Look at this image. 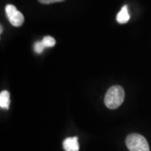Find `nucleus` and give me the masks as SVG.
<instances>
[{
	"mask_svg": "<svg viewBox=\"0 0 151 151\" xmlns=\"http://www.w3.org/2000/svg\"><path fill=\"white\" fill-rule=\"evenodd\" d=\"M124 97V88L120 86H113L110 87L106 93L104 103L109 109H116L123 103Z\"/></svg>",
	"mask_w": 151,
	"mask_h": 151,
	"instance_id": "1",
	"label": "nucleus"
},
{
	"mask_svg": "<svg viewBox=\"0 0 151 151\" xmlns=\"http://www.w3.org/2000/svg\"><path fill=\"white\" fill-rule=\"evenodd\" d=\"M126 145L130 151H150L146 139L139 134H131L126 139Z\"/></svg>",
	"mask_w": 151,
	"mask_h": 151,
	"instance_id": "2",
	"label": "nucleus"
},
{
	"mask_svg": "<svg viewBox=\"0 0 151 151\" xmlns=\"http://www.w3.org/2000/svg\"><path fill=\"white\" fill-rule=\"evenodd\" d=\"M5 12L6 16L13 26L19 27L24 24V17L20 11L17 9L15 6L12 5V4H8L5 7Z\"/></svg>",
	"mask_w": 151,
	"mask_h": 151,
	"instance_id": "3",
	"label": "nucleus"
},
{
	"mask_svg": "<svg viewBox=\"0 0 151 151\" xmlns=\"http://www.w3.org/2000/svg\"><path fill=\"white\" fill-rule=\"evenodd\" d=\"M63 148L65 151H79V144L77 137L66 138L63 142Z\"/></svg>",
	"mask_w": 151,
	"mask_h": 151,
	"instance_id": "4",
	"label": "nucleus"
},
{
	"mask_svg": "<svg viewBox=\"0 0 151 151\" xmlns=\"http://www.w3.org/2000/svg\"><path fill=\"white\" fill-rule=\"evenodd\" d=\"M10 104V94L8 91H2L0 93V107L1 108L9 109Z\"/></svg>",
	"mask_w": 151,
	"mask_h": 151,
	"instance_id": "5",
	"label": "nucleus"
},
{
	"mask_svg": "<svg viewBox=\"0 0 151 151\" xmlns=\"http://www.w3.org/2000/svg\"><path fill=\"white\" fill-rule=\"evenodd\" d=\"M130 16L127 5H124L117 15V21L119 24H125L129 20Z\"/></svg>",
	"mask_w": 151,
	"mask_h": 151,
	"instance_id": "6",
	"label": "nucleus"
},
{
	"mask_svg": "<svg viewBox=\"0 0 151 151\" xmlns=\"http://www.w3.org/2000/svg\"><path fill=\"white\" fill-rule=\"evenodd\" d=\"M41 41L43 42L45 48L46 47H52L55 45V40L54 38L51 37V36H45V37L43 38V40Z\"/></svg>",
	"mask_w": 151,
	"mask_h": 151,
	"instance_id": "7",
	"label": "nucleus"
},
{
	"mask_svg": "<svg viewBox=\"0 0 151 151\" xmlns=\"http://www.w3.org/2000/svg\"><path fill=\"white\" fill-rule=\"evenodd\" d=\"M45 48V46L44 45V44L42 41H37L34 44V50L37 54H40L43 52V50Z\"/></svg>",
	"mask_w": 151,
	"mask_h": 151,
	"instance_id": "8",
	"label": "nucleus"
},
{
	"mask_svg": "<svg viewBox=\"0 0 151 151\" xmlns=\"http://www.w3.org/2000/svg\"><path fill=\"white\" fill-rule=\"evenodd\" d=\"M64 0H39L40 3L44 4H54V3H58V2H62Z\"/></svg>",
	"mask_w": 151,
	"mask_h": 151,
	"instance_id": "9",
	"label": "nucleus"
},
{
	"mask_svg": "<svg viewBox=\"0 0 151 151\" xmlns=\"http://www.w3.org/2000/svg\"><path fill=\"white\" fill-rule=\"evenodd\" d=\"M2 32H3V27L1 26V34H2Z\"/></svg>",
	"mask_w": 151,
	"mask_h": 151,
	"instance_id": "10",
	"label": "nucleus"
}]
</instances>
